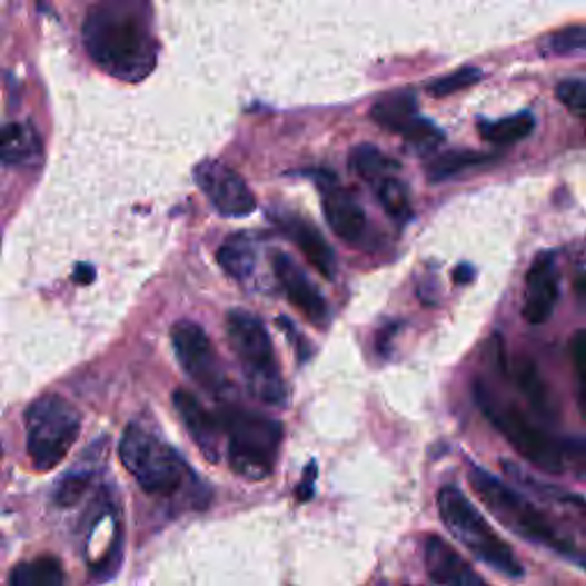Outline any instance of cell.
I'll return each mask as SVG.
<instances>
[{
    "instance_id": "cell-29",
    "label": "cell",
    "mask_w": 586,
    "mask_h": 586,
    "mask_svg": "<svg viewBox=\"0 0 586 586\" xmlns=\"http://www.w3.org/2000/svg\"><path fill=\"white\" fill-rule=\"evenodd\" d=\"M557 99L575 115L584 117L586 115V83L582 78H568V81L559 83L557 88Z\"/></svg>"
},
{
    "instance_id": "cell-21",
    "label": "cell",
    "mask_w": 586,
    "mask_h": 586,
    "mask_svg": "<svg viewBox=\"0 0 586 586\" xmlns=\"http://www.w3.org/2000/svg\"><path fill=\"white\" fill-rule=\"evenodd\" d=\"M218 264L234 280H248L257 266V252L250 239L231 237L218 250Z\"/></svg>"
},
{
    "instance_id": "cell-20",
    "label": "cell",
    "mask_w": 586,
    "mask_h": 586,
    "mask_svg": "<svg viewBox=\"0 0 586 586\" xmlns=\"http://www.w3.org/2000/svg\"><path fill=\"white\" fill-rule=\"evenodd\" d=\"M534 125H536L534 115L523 110L518 115L504 117V120H497V122H481L479 129H481V136L486 142H490L495 147H509V145H516V142L525 140L527 136H532Z\"/></svg>"
},
{
    "instance_id": "cell-4",
    "label": "cell",
    "mask_w": 586,
    "mask_h": 586,
    "mask_svg": "<svg viewBox=\"0 0 586 586\" xmlns=\"http://www.w3.org/2000/svg\"><path fill=\"white\" fill-rule=\"evenodd\" d=\"M220 421L227 434V460L231 470L248 481L268 479L278 460L282 424L237 408H227Z\"/></svg>"
},
{
    "instance_id": "cell-18",
    "label": "cell",
    "mask_w": 586,
    "mask_h": 586,
    "mask_svg": "<svg viewBox=\"0 0 586 586\" xmlns=\"http://www.w3.org/2000/svg\"><path fill=\"white\" fill-rule=\"evenodd\" d=\"M417 99L410 92H393L383 97L371 108V120L393 133L404 136V131L417 120Z\"/></svg>"
},
{
    "instance_id": "cell-12",
    "label": "cell",
    "mask_w": 586,
    "mask_h": 586,
    "mask_svg": "<svg viewBox=\"0 0 586 586\" xmlns=\"http://www.w3.org/2000/svg\"><path fill=\"white\" fill-rule=\"evenodd\" d=\"M272 270H276V278L282 285L291 305L302 311L311 324L324 326L330 317L328 302L324 294L305 276V270L285 252L272 255Z\"/></svg>"
},
{
    "instance_id": "cell-31",
    "label": "cell",
    "mask_w": 586,
    "mask_h": 586,
    "mask_svg": "<svg viewBox=\"0 0 586 586\" xmlns=\"http://www.w3.org/2000/svg\"><path fill=\"white\" fill-rule=\"evenodd\" d=\"M584 362H586V339H584V332L579 330L573 339V365H575V376L579 383V399L584 397V378H586Z\"/></svg>"
},
{
    "instance_id": "cell-24",
    "label": "cell",
    "mask_w": 586,
    "mask_h": 586,
    "mask_svg": "<svg viewBox=\"0 0 586 586\" xmlns=\"http://www.w3.org/2000/svg\"><path fill=\"white\" fill-rule=\"evenodd\" d=\"M376 190V198L380 202V207L393 216L399 222H406L410 218V198H408V188L395 177H383L374 183Z\"/></svg>"
},
{
    "instance_id": "cell-8",
    "label": "cell",
    "mask_w": 586,
    "mask_h": 586,
    "mask_svg": "<svg viewBox=\"0 0 586 586\" xmlns=\"http://www.w3.org/2000/svg\"><path fill=\"white\" fill-rule=\"evenodd\" d=\"M475 399L484 415L493 421L497 431L509 440L516 451L532 465H536L538 470L559 475L564 467V454L559 445L545 436L538 428L516 408L509 404L497 401L484 385L475 387Z\"/></svg>"
},
{
    "instance_id": "cell-5",
    "label": "cell",
    "mask_w": 586,
    "mask_h": 586,
    "mask_svg": "<svg viewBox=\"0 0 586 586\" xmlns=\"http://www.w3.org/2000/svg\"><path fill=\"white\" fill-rule=\"evenodd\" d=\"M438 511L445 527L454 534V538H458L475 557H479L484 564H488L490 568L504 575L523 577L525 570L516 559L514 550L495 534V529L475 509L473 501L467 499L456 486L440 488Z\"/></svg>"
},
{
    "instance_id": "cell-30",
    "label": "cell",
    "mask_w": 586,
    "mask_h": 586,
    "mask_svg": "<svg viewBox=\"0 0 586 586\" xmlns=\"http://www.w3.org/2000/svg\"><path fill=\"white\" fill-rule=\"evenodd\" d=\"M88 486H90V475L73 473L60 481V486L56 490V501L60 506H73L78 499L86 495Z\"/></svg>"
},
{
    "instance_id": "cell-6",
    "label": "cell",
    "mask_w": 586,
    "mask_h": 586,
    "mask_svg": "<svg viewBox=\"0 0 586 586\" xmlns=\"http://www.w3.org/2000/svg\"><path fill=\"white\" fill-rule=\"evenodd\" d=\"M120 460L149 495H175L188 477L183 458L140 424L127 426L120 440Z\"/></svg>"
},
{
    "instance_id": "cell-19",
    "label": "cell",
    "mask_w": 586,
    "mask_h": 586,
    "mask_svg": "<svg viewBox=\"0 0 586 586\" xmlns=\"http://www.w3.org/2000/svg\"><path fill=\"white\" fill-rule=\"evenodd\" d=\"M64 570L56 557H37L10 573L8 586H62Z\"/></svg>"
},
{
    "instance_id": "cell-27",
    "label": "cell",
    "mask_w": 586,
    "mask_h": 586,
    "mask_svg": "<svg viewBox=\"0 0 586 586\" xmlns=\"http://www.w3.org/2000/svg\"><path fill=\"white\" fill-rule=\"evenodd\" d=\"M401 138L417 151H431L440 147V142L445 140V133L434 122L424 120V117H417V120L404 131Z\"/></svg>"
},
{
    "instance_id": "cell-17",
    "label": "cell",
    "mask_w": 586,
    "mask_h": 586,
    "mask_svg": "<svg viewBox=\"0 0 586 586\" xmlns=\"http://www.w3.org/2000/svg\"><path fill=\"white\" fill-rule=\"evenodd\" d=\"M42 156V140L28 122L0 127V166H30Z\"/></svg>"
},
{
    "instance_id": "cell-3",
    "label": "cell",
    "mask_w": 586,
    "mask_h": 586,
    "mask_svg": "<svg viewBox=\"0 0 586 586\" xmlns=\"http://www.w3.org/2000/svg\"><path fill=\"white\" fill-rule=\"evenodd\" d=\"M227 341L239 358L250 393L264 406H285L287 385L278 365L272 339L261 319L248 309H231L225 321Z\"/></svg>"
},
{
    "instance_id": "cell-1",
    "label": "cell",
    "mask_w": 586,
    "mask_h": 586,
    "mask_svg": "<svg viewBox=\"0 0 586 586\" xmlns=\"http://www.w3.org/2000/svg\"><path fill=\"white\" fill-rule=\"evenodd\" d=\"M83 44L103 71L122 81H142L156 64L149 32L129 0L92 6L83 23Z\"/></svg>"
},
{
    "instance_id": "cell-32",
    "label": "cell",
    "mask_w": 586,
    "mask_h": 586,
    "mask_svg": "<svg viewBox=\"0 0 586 586\" xmlns=\"http://www.w3.org/2000/svg\"><path fill=\"white\" fill-rule=\"evenodd\" d=\"M475 276H477V272H475V268L470 264L458 266L456 272H454V278H456L458 285H470L475 280Z\"/></svg>"
},
{
    "instance_id": "cell-33",
    "label": "cell",
    "mask_w": 586,
    "mask_h": 586,
    "mask_svg": "<svg viewBox=\"0 0 586 586\" xmlns=\"http://www.w3.org/2000/svg\"><path fill=\"white\" fill-rule=\"evenodd\" d=\"M73 280L78 285H90L95 280V268L88 266V264H81V266L76 268V272H73Z\"/></svg>"
},
{
    "instance_id": "cell-22",
    "label": "cell",
    "mask_w": 586,
    "mask_h": 586,
    "mask_svg": "<svg viewBox=\"0 0 586 586\" xmlns=\"http://www.w3.org/2000/svg\"><path fill=\"white\" fill-rule=\"evenodd\" d=\"M495 156L490 153H479V151H470V149H458V151H445L436 159L428 163L426 175L431 181H445L451 179L465 170H473L481 163H493Z\"/></svg>"
},
{
    "instance_id": "cell-15",
    "label": "cell",
    "mask_w": 586,
    "mask_h": 586,
    "mask_svg": "<svg viewBox=\"0 0 586 586\" xmlns=\"http://www.w3.org/2000/svg\"><path fill=\"white\" fill-rule=\"evenodd\" d=\"M172 404L183 421V426L188 428L190 438L195 440L202 449V454L211 460L218 463L220 460V438H222V421L220 417H216L213 413H209L200 399L190 395L188 389H177Z\"/></svg>"
},
{
    "instance_id": "cell-28",
    "label": "cell",
    "mask_w": 586,
    "mask_h": 586,
    "mask_svg": "<svg viewBox=\"0 0 586 586\" xmlns=\"http://www.w3.org/2000/svg\"><path fill=\"white\" fill-rule=\"evenodd\" d=\"M481 78V71L479 69H473V67H465V69H458L445 78H440V81H434L431 86H428V92H431L434 97H449L458 90H465L475 86Z\"/></svg>"
},
{
    "instance_id": "cell-2",
    "label": "cell",
    "mask_w": 586,
    "mask_h": 586,
    "mask_svg": "<svg viewBox=\"0 0 586 586\" xmlns=\"http://www.w3.org/2000/svg\"><path fill=\"white\" fill-rule=\"evenodd\" d=\"M470 484L475 493L481 497V501L488 506V511L514 534L523 536L525 540L540 543L545 548H550L573 562H579L582 555L577 545L570 536H566L548 516L525 499L520 493H516L511 486L501 484L484 467H470Z\"/></svg>"
},
{
    "instance_id": "cell-11",
    "label": "cell",
    "mask_w": 586,
    "mask_h": 586,
    "mask_svg": "<svg viewBox=\"0 0 586 586\" xmlns=\"http://www.w3.org/2000/svg\"><path fill=\"white\" fill-rule=\"evenodd\" d=\"M559 298V272L555 255L540 252L527 270L523 317L532 326H540L553 317Z\"/></svg>"
},
{
    "instance_id": "cell-25",
    "label": "cell",
    "mask_w": 586,
    "mask_h": 586,
    "mask_svg": "<svg viewBox=\"0 0 586 586\" xmlns=\"http://www.w3.org/2000/svg\"><path fill=\"white\" fill-rule=\"evenodd\" d=\"M518 385L525 393V397L529 399L532 408L538 410L540 415H548L550 413V395H548V387H545L543 378L538 376L536 367L532 362H523L518 367Z\"/></svg>"
},
{
    "instance_id": "cell-16",
    "label": "cell",
    "mask_w": 586,
    "mask_h": 586,
    "mask_svg": "<svg viewBox=\"0 0 586 586\" xmlns=\"http://www.w3.org/2000/svg\"><path fill=\"white\" fill-rule=\"evenodd\" d=\"M285 229L291 237V241L298 246V250L305 255V259L315 266L326 280H332L337 276V261L335 252L324 239V234L300 218H287Z\"/></svg>"
},
{
    "instance_id": "cell-13",
    "label": "cell",
    "mask_w": 586,
    "mask_h": 586,
    "mask_svg": "<svg viewBox=\"0 0 586 586\" xmlns=\"http://www.w3.org/2000/svg\"><path fill=\"white\" fill-rule=\"evenodd\" d=\"M319 188H321L324 216L330 229L341 241H348V244L360 241L367 229V216H365V209L358 205V200L348 190L337 186V181H330V179L319 181Z\"/></svg>"
},
{
    "instance_id": "cell-23",
    "label": "cell",
    "mask_w": 586,
    "mask_h": 586,
    "mask_svg": "<svg viewBox=\"0 0 586 586\" xmlns=\"http://www.w3.org/2000/svg\"><path fill=\"white\" fill-rule=\"evenodd\" d=\"M350 166H354V170L376 183L378 179L383 177H389V175H395L397 172V163L395 161H389L387 156L383 151H378L374 145H360L354 149V153H350Z\"/></svg>"
},
{
    "instance_id": "cell-10",
    "label": "cell",
    "mask_w": 586,
    "mask_h": 586,
    "mask_svg": "<svg viewBox=\"0 0 586 586\" xmlns=\"http://www.w3.org/2000/svg\"><path fill=\"white\" fill-rule=\"evenodd\" d=\"M195 183L225 218H246L257 209V200L246 179L220 161H202L195 166Z\"/></svg>"
},
{
    "instance_id": "cell-7",
    "label": "cell",
    "mask_w": 586,
    "mask_h": 586,
    "mask_svg": "<svg viewBox=\"0 0 586 586\" xmlns=\"http://www.w3.org/2000/svg\"><path fill=\"white\" fill-rule=\"evenodd\" d=\"M26 445L37 470H53L81 431V415L60 395H44L26 410Z\"/></svg>"
},
{
    "instance_id": "cell-14",
    "label": "cell",
    "mask_w": 586,
    "mask_h": 586,
    "mask_svg": "<svg viewBox=\"0 0 586 586\" xmlns=\"http://www.w3.org/2000/svg\"><path fill=\"white\" fill-rule=\"evenodd\" d=\"M424 568L440 586H488L486 579L440 536L426 538Z\"/></svg>"
},
{
    "instance_id": "cell-9",
    "label": "cell",
    "mask_w": 586,
    "mask_h": 586,
    "mask_svg": "<svg viewBox=\"0 0 586 586\" xmlns=\"http://www.w3.org/2000/svg\"><path fill=\"white\" fill-rule=\"evenodd\" d=\"M170 339L181 369L207 393L222 397L229 389V380L209 335L198 324L177 321L170 330Z\"/></svg>"
},
{
    "instance_id": "cell-26",
    "label": "cell",
    "mask_w": 586,
    "mask_h": 586,
    "mask_svg": "<svg viewBox=\"0 0 586 586\" xmlns=\"http://www.w3.org/2000/svg\"><path fill=\"white\" fill-rule=\"evenodd\" d=\"M545 53L553 56H579L586 49V30L584 26H570L555 34H548L543 42Z\"/></svg>"
}]
</instances>
